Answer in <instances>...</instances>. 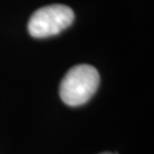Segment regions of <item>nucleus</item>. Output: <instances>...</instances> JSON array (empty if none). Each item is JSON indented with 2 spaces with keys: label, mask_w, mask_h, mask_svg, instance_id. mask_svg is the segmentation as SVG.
Returning a JSON list of instances; mask_svg holds the SVG:
<instances>
[{
  "label": "nucleus",
  "mask_w": 154,
  "mask_h": 154,
  "mask_svg": "<svg viewBox=\"0 0 154 154\" xmlns=\"http://www.w3.org/2000/svg\"><path fill=\"white\" fill-rule=\"evenodd\" d=\"M98 71L88 64H79L69 70L60 86V96L69 106H80L89 102L99 86Z\"/></svg>",
  "instance_id": "1"
},
{
  "label": "nucleus",
  "mask_w": 154,
  "mask_h": 154,
  "mask_svg": "<svg viewBox=\"0 0 154 154\" xmlns=\"http://www.w3.org/2000/svg\"><path fill=\"white\" fill-rule=\"evenodd\" d=\"M74 21V13L69 6L49 5L41 7L32 14L28 23L31 37L49 38L67 29Z\"/></svg>",
  "instance_id": "2"
},
{
  "label": "nucleus",
  "mask_w": 154,
  "mask_h": 154,
  "mask_svg": "<svg viewBox=\"0 0 154 154\" xmlns=\"http://www.w3.org/2000/svg\"><path fill=\"white\" fill-rule=\"evenodd\" d=\"M102 154H113V153H109V152H106V153H102Z\"/></svg>",
  "instance_id": "3"
}]
</instances>
